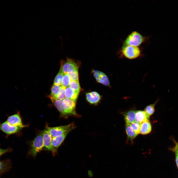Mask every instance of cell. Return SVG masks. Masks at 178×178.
Returning <instances> with one entry per match:
<instances>
[{
	"mask_svg": "<svg viewBox=\"0 0 178 178\" xmlns=\"http://www.w3.org/2000/svg\"><path fill=\"white\" fill-rule=\"evenodd\" d=\"M43 134L41 133L32 141L29 153L30 155L35 157L37 154L44 149Z\"/></svg>",
	"mask_w": 178,
	"mask_h": 178,
	"instance_id": "obj_1",
	"label": "cell"
},
{
	"mask_svg": "<svg viewBox=\"0 0 178 178\" xmlns=\"http://www.w3.org/2000/svg\"><path fill=\"white\" fill-rule=\"evenodd\" d=\"M122 51L123 55L130 59L137 58L140 54V50L138 46L123 45Z\"/></svg>",
	"mask_w": 178,
	"mask_h": 178,
	"instance_id": "obj_2",
	"label": "cell"
},
{
	"mask_svg": "<svg viewBox=\"0 0 178 178\" xmlns=\"http://www.w3.org/2000/svg\"><path fill=\"white\" fill-rule=\"evenodd\" d=\"M142 36L137 31L132 32L125 39L123 45L138 46L143 41Z\"/></svg>",
	"mask_w": 178,
	"mask_h": 178,
	"instance_id": "obj_3",
	"label": "cell"
},
{
	"mask_svg": "<svg viewBox=\"0 0 178 178\" xmlns=\"http://www.w3.org/2000/svg\"><path fill=\"white\" fill-rule=\"evenodd\" d=\"M75 127V125L73 123L69 129L62 135L52 138L51 142L52 152L53 155H55L58 147L64 141L68 134Z\"/></svg>",
	"mask_w": 178,
	"mask_h": 178,
	"instance_id": "obj_4",
	"label": "cell"
},
{
	"mask_svg": "<svg viewBox=\"0 0 178 178\" xmlns=\"http://www.w3.org/2000/svg\"><path fill=\"white\" fill-rule=\"evenodd\" d=\"M63 108L69 115H78L75 111L76 102L67 98H65L62 101Z\"/></svg>",
	"mask_w": 178,
	"mask_h": 178,
	"instance_id": "obj_5",
	"label": "cell"
},
{
	"mask_svg": "<svg viewBox=\"0 0 178 178\" xmlns=\"http://www.w3.org/2000/svg\"><path fill=\"white\" fill-rule=\"evenodd\" d=\"M73 123L66 125L55 127H47L46 129L52 138L61 135L68 130L73 124Z\"/></svg>",
	"mask_w": 178,
	"mask_h": 178,
	"instance_id": "obj_6",
	"label": "cell"
},
{
	"mask_svg": "<svg viewBox=\"0 0 178 178\" xmlns=\"http://www.w3.org/2000/svg\"><path fill=\"white\" fill-rule=\"evenodd\" d=\"M78 66L73 60L67 58L66 61L61 62V67L60 70L64 74L67 73L70 70L78 69Z\"/></svg>",
	"mask_w": 178,
	"mask_h": 178,
	"instance_id": "obj_7",
	"label": "cell"
},
{
	"mask_svg": "<svg viewBox=\"0 0 178 178\" xmlns=\"http://www.w3.org/2000/svg\"><path fill=\"white\" fill-rule=\"evenodd\" d=\"M22 128L10 125L6 121L0 124V130L8 135L18 132Z\"/></svg>",
	"mask_w": 178,
	"mask_h": 178,
	"instance_id": "obj_8",
	"label": "cell"
},
{
	"mask_svg": "<svg viewBox=\"0 0 178 178\" xmlns=\"http://www.w3.org/2000/svg\"><path fill=\"white\" fill-rule=\"evenodd\" d=\"M6 121L10 125L22 128L26 126L22 123L21 116L19 113L9 116Z\"/></svg>",
	"mask_w": 178,
	"mask_h": 178,
	"instance_id": "obj_9",
	"label": "cell"
},
{
	"mask_svg": "<svg viewBox=\"0 0 178 178\" xmlns=\"http://www.w3.org/2000/svg\"><path fill=\"white\" fill-rule=\"evenodd\" d=\"M42 133L43 134L44 149L52 151V137L46 129L44 130Z\"/></svg>",
	"mask_w": 178,
	"mask_h": 178,
	"instance_id": "obj_10",
	"label": "cell"
},
{
	"mask_svg": "<svg viewBox=\"0 0 178 178\" xmlns=\"http://www.w3.org/2000/svg\"><path fill=\"white\" fill-rule=\"evenodd\" d=\"M86 99L90 103L96 105L101 99V96L99 94L95 91H92L86 94Z\"/></svg>",
	"mask_w": 178,
	"mask_h": 178,
	"instance_id": "obj_11",
	"label": "cell"
},
{
	"mask_svg": "<svg viewBox=\"0 0 178 178\" xmlns=\"http://www.w3.org/2000/svg\"><path fill=\"white\" fill-rule=\"evenodd\" d=\"M151 130V126L149 119L140 124L139 134H146L150 133Z\"/></svg>",
	"mask_w": 178,
	"mask_h": 178,
	"instance_id": "obj_12",
	"label": "cell"
},
{
	"mask_svg": "<svg viewBox=\"0 0 178 178\" xmlns=\"http://www.w3.org/2000/svg\"><path fill=\"white\" fill-rule=\"evenodd\" d=\"M79 94V93L74 91L69 86L66 88L65 96L66 98L76 102Z\"/></svg>",
	"mask_w": 178,
	"mask_h": 178,
	"instance_id": "obj_13",
	"label": "cell"
},
{
	"mask_svg": "<svg viewBox=\"0 0 178 178\" xmlns=\"http://www.w3.org/2000/svg\"><path fill=\"white\" fill-rule=\"evenodd\" d=\"M149 118L144 111H136L135 121L141 124Z\"/></svg>",
	"mask_w": 178,
	"mask_h": 178,
	"instance_id": "obj_14",
	"label": "cell"
},
{
	"mask_svg": "<svg viewBox=\"0 0 178 178\" xmlns=\"http://www.w3.org/2000/svg\"><path fill=\"white\" fill-rule=\"evenodd\" d=\"M125 130L128 139L133 142L135 138L137 136L130 124L126 123Z\"/></svg>",
	"mask_w": 178,
	"mask_h": 178,
	"instance_id": "obj_15",
	"label": "cell"
},
{
	"mask_svg": "<svg viewBox=\"0 0 178 178\" xmlns=\"http://www.w3.org/2000/svg\"><path fill=\"white\" fill-rule=\"evenodd\" d=\"M136 111L132 110L125 113L124 117L126 123L130 124L135 121Z\"/></svg>",
	"mask_w": 178,
	"mask_h": 178,
	"instance_id": "obj_16",
	"label": "cell"
},
{
	"mask_svg": "<svg viewBox=\"0 0 178 178\" xmlns=\"http://www.w3.org/2000/svg\"><path fill=\"white\" fill-rule=\"evenodd\" d=\"M62 86L53 85L51 89L50 94L48 96L52 101L55 100Z\"/></svg>",
	"mask_w": 178,
	"mask_h": 178,
	"instance_id": "obj_17",
	"label": "cell"
},
{
	"mask_svg": "<svg viewBox=\"0 0 178 178\" xmlns=\"http://www.w3.org/2000/svg\"><path fill=\"white\" fill-rule=\"evenodd\" d=\"M62 100H55L52 101L55 106L59 111L62 115L67 116L69 115L63 108L62 105Z\"/></svg>",
	"mask_w": 178,
	"mask_h": 178,
	"instance_id": "obj_18",
	"label": "cell"
},
{
	"mask_svg": "<svg viewBox=\"0 0 178 178\" xmlns=\"http://www.w3.org/2000/svg\"><path fill=\"white\" fill-rule=\"evenodd\" d=\"M158 101L157 100L154 103L147 106L145 108L144 111L149 118L154 113L155 106Z\"/></svg>",
	"mask_w": 178,
	"mask_h": 178,
	"instance_id": "obj_19",
	"label": "cell"
},
{
	"mask_svg": "<svg viewBox=\"0 0 178 178\" xmlns=\"http://www.w3.org/2000/svg\"><path fill=\"white\" fill-rule=\"evenodd\" d=\"M67 74L69 76L71 81H79L78 69L70 70Z\"/></svg>",
	"mask_w": 178,
	"mask_h": 178,
	"instance_id": "obj_20",
	"label": "cell"
},
{
	"mask_svg": "<svg viewBox=\"0 0 178 178\" xmlns=\"http://www.w3.org/2000/svg\"><path fill=\"white\" fill-rule=\"evenodd\" d=\"M68 86L74 91L79 93L81 89L79 81H71Z\"/></svg>",
	"mask_w": 178,
	"mask_h": 178,
	"instance_id": "obj_21",
	"label": "cell"
},
{
	"mask_svg": "<svg viewBox=\"0 0 178 178\" xmlns=\"http://www.w3.org/2000/svg\"><path fill=\"white\" fill-rule=\"evenodd\" d=\"M64 74L62 72L59 70L54 79L53 84L62 85V82Z\"/></svg>",
	"mask_w": 178,
	"mask_h": 178,
	"instance_id": "obj_22",
	"label": "cell"
},
{
	"mask_svg": "<svg viewBox=\"0 0 178 178\" xmlns=\"http://www.w3.org/2000/svg\"><path fill=\"white\" fill-rule=\"evenodd\" d=\"M10 166L8 162L0 161V174L6 172L10 168Z\"/></svg>",
	"mask_w": 178,
	"mask_h": 178,
	"instance_id": "obj_23",
	"label": "cell"
},
{
	"mask_svg": "<svg viewBox=\"0 0 178 178\" xmlns=\"http://www.w3.org/2000/svg\"><path fill=\"white\" fill-rule=\"evenodd\" d=\"M173 140L175 143V146L170 149L174 152L175 154L176 162L178 168V142L176 141L174 139Z\"/></svg>",
	"mask_w": 178,
	"mask_h": 178,
	"instance_id": "obj_24",
	"label": "cell"
},
{
	"mask_svg": "<svg viewBox=\"0 0 178 178\" xmlns=\"http://www.w3.org/2000/svg\"><path fill=\"white\" fill-rule=\"evenodd\" d=\"M71 81L69 75L67 73L64 74L63 76L62 85L65 87H68Z\"/></svg>",
	"mask_w": 178,
	"mask_h": 178,
	"instance_id": "obj_25",
	"label": "cell"
},
{
	"mask_svg": "<svg viewBox=\"0 0 178 178\" xmlns=\"http://www.w3.org/2000/svg\"><path fill=\"white\" fill-rule=\"evenodd\" d=\"M99 83H102L105 86L110 87V83L108 77L104 73L100 76Z\"/></svg>",
	"mask_w": 178,
	"mask_h": 178,
	"instance_id": "obj_26",
	"label": "cell"
},
{
	"mask_svg": "<svg viewBox=\"0 0 178 178\" xmlns=\"http://www.w3.org/2000/svg\"><path fill=\"white\" fill-rule=\"evenodd\" d=\"M130 124L136 134L137 135L139 134L140 130V124L134 121Z\"/></svg>",
	"mask_w": 178,
	"mask_h": 178,
	"instance_id": "obj_27",
	"label": "cell"
},
{
	"mask_svg": "<svg viewBox=\"0 0 178 178\" xmlns=\"http://www.w3.org/2000/svg\"><path fill=\"white\" fill-rule=\"evenodd\" d=\"M66 87H62L59 92L55 100H62L65 98V90Z\"/></svg>",
	"mask_w": 178,
	"mask_h": 178,
	"instance_id": "obj_28",
	"label": "cell"
},
{
	"mask_svg": "<svg viewBox=\"0 0 178 178\" xmlns=\"http://www.w3.org/2000/svg\"><path fill=\"white\" fill-rule=\"evenodd\" d=\"M11 150V149L10 148L5 149H3L0 148V156L6 153L10 152Z\"/></svg>",
	"mask_w": 178,
	"mask_h": 178,
	"instance_id": "obj_29",
	"label": "cell"
},
{
	"mask_svg": "<svg viewBox=\"0 0 178 178\" xmlns=\"http://www.w3.org/2000/svg\"><path fill=\"white\" fill-rule=\"evenodd\" d=\"M93 75L94 77L96 79L100 78V75L98 73H94Z\"/></svg>",
	"mask_w": 178,
	"mask_h": 178,
	"instance_id": "obj_30",
	"label": "cell"
},
{
	"mask_svg": "<svg viewBox=\"0 0 178 178\" xmlns=\"http://www.w3.org/2000/svg\"><path fill=\"white\" fill-rule=\"evenodd\" d=\"M92 72L94 73H98L99 71L95 70H93Z\"/></svg>",
	"mask_w": 178,
	"mask_h": 178,
	"instance_id": "obj_31",
	"label": "cell"
}]
</instances>
